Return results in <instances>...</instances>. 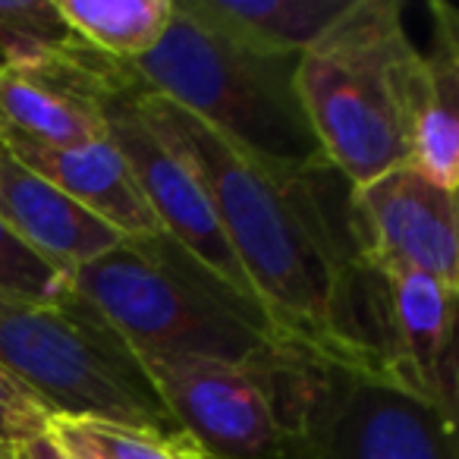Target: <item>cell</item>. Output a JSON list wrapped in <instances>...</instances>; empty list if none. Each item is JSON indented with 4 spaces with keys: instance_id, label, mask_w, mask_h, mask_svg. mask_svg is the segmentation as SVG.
<instances>
[{
    "instance_id": "obj_22",
    "label": "cell",
    "mask_w": 459,
    "mask_h": 459,
    "mask_svg": "<svg viewBox=\"0 0 459 459\" xmlns=\"http://www.w3.org/2000/svg\"><path fill=\"white\" fill-rule=\"evenodd\" d=\"M16 450L20 446H0V459H16Z\"/></svg>"
},
{
    "instance_id": "obj_20",
    "label": "cell",
    "mask_w": 459,
    "mask_h": 459,
    "mask_svg": "<svg viewBox=\"0 0 459 459\" xmlns=\"http://www.w3.org/2000/svg\"><path fill=\"white\" fill-rule=\"evenodd\" d=\"M16 456L20 459H70L64 446L54 440L51 431L41 434V437H35V440H29V444H22L20 450H16Z\"/></svg>"
},
{
    "instance_id": "obj_7",
    "label": "cell",
    "mask_w": 459,
    "mask_h": 459,
    "mask_svg": "<svg viewBox=\"0 0 459 459\" xmlns=\"http://www.w3.org/2000/svg\"><path fill=\"white\" fill-rule=\"evenodd\" d=\"M287 356L271 365L202 356H139V362L202 459H302L277 387Z\"/></svg>"
},
{
    "instance_id": "obj_2",
    "label": "cell",
    "mask_w": 459,
    "mask_h": 459,
    "mask_svg": "<svg viewBox=\"0 0 459 459\" xmlns=\"http://www.w3.org/2000/svg\"><path fill=\"white\" fill-rule=\"evenodd\" d=\"M70 287L104 315L135 356H202L271 365L290 346L268 315L214 277L167 233L123 239L73 271Z\"/></svg>"
},
{
    "instance_id": "obj_10",
    "label": "cell",
    "mask_w": 459,
    "mask_h": 459,
    "mask_svg": "<svg viewBox=\"0 0 459 459\" xmlns=\"http://www.w3.org/2000/svg\"><path fill=\"white\" fill-rule=\"evenodd\" d=\"M456 287L428 274L387 277V381L456 412Z\"/></svg>"
},
{
    "instance_id": "obj_8",
    "label": "cell",
    "mask_w": 459,
    "mask_h": 459,
    "mask_svg": "<svg viewBox=\"0 0 459 459\" xmlns=\"http://www.w3.org/2000/svg\"><path fill=\"white\" fill-rule=\"evenodd\" d=\"M142 85L145 82L133 70V64L114 60L110 70L104 73L95 104L104 117L110 145L123 154L129 173L135 177L148 208L154 211L167 237L177 239L189 255H195L211 274L221 277L230 290H237L246 302L262 308L252 283L246 281L237 252L223 237L221 221L195 170L142 117L139 101H135Z\"/></svg>"
},
{
    "instance_id": "obj_1",
    "label": "cell",
    "mask_w": 459,
    "mask_h": 459,
    "mask_svg": "<svg viewBox=\"0 0 459 459\" xmlns=\"http://www.w3.org/2000/svg\"><path fill=\"white\" fill-rule=\"evenodd\" d=\"M135 101L195 170L271 327L325 362L387 377V277L359 243L350 179L327 158H252L148 85Z\"/></svg>"
},
{
    "instance_id": "obj_3",
    "label": "cell",
    "mask_w": 459,
    "mask_h": 459,
    "mask_svg": "<svg viewBox=\"0 0 459 459\" xmlns=\"http://www.w3.org/2000/svg\"><path fill=\"white\" fill-rule=\"evenodd\" d=\"M419 60L400 0H350L299 54L302 110L325 158L352 186L409 164V98Z\"/></svg>"
},
{
    "instance_id": "obj_6",
    "label": "cell",
    "mask_w": 459,
    "mask_h": 459,
    "mask_svg": "<svg viewBox=\"0 0 459 459\" xmlns=\"http://www.w3.org/2000/svg\"><path fill=\"white\" fill-rule=\"evenodd\" d=\"M281 394L302 459H456V412L296 350Z\"/></svg>"
},
{
    "instance_id": "obj_19",
    "label": "cell",
    "mask_w": 459,
    "mask_h": 459,
    "mask_svg": "<svg viewBox=\"0 0 459 459\" xmlns=\"http://www.w3.org/2000/svg\"><path fill=\"white\" fill-rule=\"evenodd\" d=\"M54 412L0 365V446H22L48 434Z\"/></svg>"
},
{
    "instance_id": "obj_16",
    "label": "cell",
    "mask_w": 459,
    "mask_h": 459,
    "mask_svg": "<svg viewBox=\"0 0 459 459\" xmlns=\"http://www.w3.org/2000/svg\"><path fill=\"white\" fill-rule=\"evenodd\" d=\"M76 41L54 0H0V64L32 66Z\"/></svg>"
},
{
    "instance_id": "obj_13",
    "label": "cell",
    "mask_w": 459,
    "mask_h": 459,
    "mask_svg": "<svg viewBox=\"0 0 459 459\" xmlns=\"http://www.w3.org/2000/svg\"><path fill=\"white\" fill-rule=\"evenodd\" d=\"M434 39L409 98V164L444 189H459V13L431 4Z\"/></svg>"
},
{
    "instance_id": "obj_18",
    "label": "cell",
    "mask_w": 459,
    "mask_h": 459,
    "mask_svg": "<svg viewBox=\"0 0 459 459\" xmlns=\"http://www.w3.org/2000/svg\"><path fill=\"white\" fill-rule=\"evenodd\" d=\"M70 290V274L29 249L0 223V293L51 302Z\"/></svg>"
},
{
    "instance_id": "obj_9",
    "label": "cell",
    "mask_w": 459,
    "mask_h": 459,
    "mask_svg": "<svg viewBox=\"0 0 459 459\" xmlns=\"http://www.w3.org/2000/svg\"><path fill=\"white\" fill-rule=\"evenodd\" d=\"M352 217L365 258L384 277L428 274L459 283V202L412 164L352 186Z\"/></svg>"
},
{
    "instance_id": "obj_12",
    "label": "cell",
    "mask_w": 459,
    "mask_h": 459,
    "mask_svg": "<svg viewBox=\"0 0 459 459\" xmlns=\"http://www.w3.org/2000/svg\"><path fill=\"white\" fill-rule=\"evenodd\" d=\"M0 223L70 277L126 239L108 221L22 167L7 148H0Z\"/></svg>"
},
{
    "instance_id": "obj_11",
    "label": "cell",
    "mask_w": 459,
    "mask_h": 459,
    "mask_svg": "<svg viewBox=\"0 0 459 459\" xmlns=\"http://www.w3.org/2000/svg\"><path fill=\"white\" fill-rule=\"evenodd\" d=\"M0 148H7L22 167L39 173L54 189L89 208L95 217L108 221L114 230H120L126 239L164 233L135 177L129 173L126 160L110 145V139L73 148H51L0 123Z\"/></svg>"
},
{
    "instance_id": "obj_15",
    "label": "cell",
    "mask_w": 459,
    "mask_h": 459,
    "mask_svg": "<svg viewBox=\"0 0 459 459\" xmlns=\"http://www.w3.org/2000/svg\"><path fill=\"white\" fill-rule=\"evenodd\" d=\"M76 39L104 57L135 64L154 51L173 16V0H54Z\"/></svg>"
},
{
    "instance_id": "obj_17",
    "label": "cell",
    "mask_w": 459,
    "mask_h": 459,
    "mask_svg": "<svg viewBox=\"0 0 459 459\" xmlns=\"http://www.w3.org/2000/svg\"><path fill=\"white\" fill-rule=\"evenodd\" d=\"M54 428L85 444L98 459H202L195 444H173V440H160L154 434L110 425V421L54 419Z\"/></svg>"
},
{
    "instance_id": "obj_21",
    "label": "cell",
    "mask_w": 459,
    "mask_h": 459,
    "mask_svg": "<svg viewBox=\"0 0 459 459\" xmlns=\"http://www.w3.org/2000/svg\"><path fill=\"white\" fill-rule=\"evenodd\" d=\"M51 434H54V440H57V444L64 446V450H66V456H70V459H98L95 453L89 450V446H85V444H79L76 437H70V434H66V431H60V428H54V425H51Z\"/></svg>"
},
{
    "instance_id": "obj_23",
    "label": "cell",
    "mask_w": 459,
    "mask_h": 459,
    "mask_svg": "<svg viewBox=\"0 0 459 459\" xmlns=\"http://www.w3.org/2000/svg\"><path fill=\"white\" fill-rule=\"evenodd\" d=\"M16 459H20V456H16Z\"/></svg>"
},
{
    "instance_id": "obj_5",
    "label": "cell",
    "mask_w": 459,
    "mask_h": 459,
    "mask_svg": "<svg viewBox=\"0 0 459 459\" xmlns=\"http://www.w3.org/2000/svg\"><path fill=\"white\" fill-rule=\"evenodd\" d=\"M299 54H264L230 41L173 4L170 26L133 70L154 95L208 123L217 135L268 164L325 158L296 91Z\"/></svg>"
},
{
    "instance_id": "obj_4",
    "label": "cell",
    "mask_w": 459,
    "mask_h": 459,
    "mask_svg": "<svg viewBox=\"0 0 459 459\" xmlns=\"http://www.w3.org/2000/svg\"><path fill=\"white\" fill-rule=\"evenodd\" d=\"M0 365L54 419L110 421L192 444L167 412L139 356L73 287L51 302L0 293Z\"/></svg>"
},
{
    "instance_id": "obj_14",
    "label": "cell",
    "mask_w": 459,
    "mask_h": 459,
    "mask_svg": "<svg viewBox=\"0 0 459 459\" xmlns=\"http://www.w3.org/2000/svg\"><path fill=\"white\" fill-rule=\"evenodd\" d=\"M230 41L264 54H302L350 0H173Z\"/></svg>"
}]
</instances>
